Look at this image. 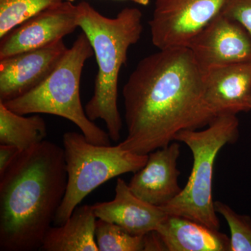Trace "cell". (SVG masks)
Segmentation results:
<instances>
[{
  "mask_svg": "<svg viewBox=\"0 0 251 251\" xmlns=\"http://www.w3.org/2000/svg\"><path fill=\"white\" fill-rule=\"evenodd\" d=\"M128 135L120 148L148 155L215 117L204 101L203 72L187 47L159 50L138 62L124 86Z\"/></svg>",
  "mask_w": 251,
  "mask_h": 251,
  "instance_id": "obj_1",
  "label": "cell"
},
{
  "mask_svg": "<svg viewBox=\"0 0 251 251\" xmlns=\"http://www.w3.org/2000/svg\"><path fill=\"white\" fill-rule=\"evenodd\" d=\"M64 150L44 140L20 151L0 176V251L40 250L65 196Z\"/></svg>",
  "mask_w": 251,
  "mask_h": 251,
  "instance_id": "obj_2",
  "label": "cell"
},
{
  "mask_svg": "<svg viewBox=\"0 0 251 251\" xmlns=\"http://www.w3.org/2000/svg\"><path fill=\"white\" fill-rule=\"evenodd\" d=\"M143 14L136 8H125L115 18H108L92 5H77V23L88 38L98 64L94 94L86 104L91 121L102 120L110 139L121 136L122 120L118 105V80L122 66L127 62L130 46L137 44L143 31Z\"/></svg>",
  "mask_w": 251,
  "mask_h": 251,
  "instance_id": "obj_3",
  "label": "cell"
},
{
  "mask_svg": "<svg viewBox=\"0 0 251 251\" xmlns=\"http://www.w3.org/2000/svg\"><path fill=\"white\" fill-rule=\"evenodd\" d=\"M94 54L88 38L82 32L42 83L24 95L3 103L19 115L49 114L62 117L75 124L90 143L110 145L108 132L91 121L81 103L82 69L86 61Z\"/></svg>",
  "mask_w": 251,
  "mask_h": 251,
  "instance_id": "obj_4",
  "label": "cell"
},
{
  "mask_svg": "<svg viewBox=\"0 0 251 251\" xmlns=\"http://www.w3.org/2000/svg\"><path fill=\"white\" fill-rule=\"evenodd\" d=\"M239 136V120L231 114L216 117L204 130L185 129L175 135V141L184 143L191 150L193 168L181 193L162 206L167 214L183 216L219 230L212 197L214 163L222 148L236 143Z\"/></svg>",
  "mask_w": 251,
  "mask_h": 251,
  "instance_id": "obj_5",
  "label": "cell"
},
{
  "mask_svg": "<svg viewBox=\"0 0 251 251\" xmlns=\"http://www.w3.org/2000/svg\"><path fill=\"white\" fill-rule=\"evenodd\" d=\"M62 140L68 180L65 196L54 221L57 226L64 224L94 189L112 178L136 173L148 160V155L130 152L119 145H94L77 132H67Z\"/></svg>",
  "mask_w": 251,
  "mask_h": 251,
  "instance_id": "obj_6",
  "label": "cell"
},
{
  "mask_svg": "<svg viewBox=\"0 0 251 251\" xmlns=\"http://www.w3.org/2000/svg\"><path fill=\"white\" fill-rule=\"evenodd\" d=\"M227 0H156L150 21L152 44L159 50L187 47L222 12Z\"/></svg>",
  "mask_w": 251,
  "mask_h": 251,
  "instance_id": "obj_7",
  "label": "cell"
},
{
  "mask_svg": "<svg viewBox=\"0 0 251 251\" xmlns=\"http://www.w3.org/2000/svg\"><path fill=\"white\" fill-rule=\"evenodd\" d=\"M187 48L203 73L251 61V36L242 24L222 12L191 39Z\"/></svg>",
  "mask_w": 251,
  "mask_h": 251,
  "instance_id": "obj_8",
  "label": "cell"
},
{
  "mask_svg": "<svg viewBox=\"0 0 251 251\" xmlns=\"http://www.w3.org/2000/svg\"><path fill=\"white\" fill-rule=\"evenodd\" d=\"M77 27V5L64 0L34 15L1 38L0 59L63 40Z\"/></svg>",
  "mask_w": 251,
  "mask_h": 251,
  "instance_id": "obj_9",
  "label": "cell"
},
{
  "mask_svg": "<svg viewBox=\"0 0 251 251\" xmlns=\"http://www.w3.org/2000/svg\"><path fill=\"white\" fill-rule=\"evenodd\" d=\"M68 48L63 40L0 59V101H9L42 83L58 66Z\"/></svg>",
  "mask_w": 251,
  "mask_h": 251,
  "instance_id": "obj_10",
  "label": "cell"
},
{
  "mask_svg": "<svg viewBox=\"0 0 251 251\" xmlns=\"http://www.w3.org/2000/svg\"><path fill=\"white\" fill-rule=\"evenodd\" d=\"M179 142L173 141L148 154L146 164L134 173L128 187L133 194L152 205H166L181 193L179 184Z\"/></svg>",
  "mask_w": 251,
  "mask_h": 251,
  "instance_id": "obj_11",
  "label": "cell"
},
{
  "mask_svg": "<svg viewBox=\"0 0 251 251\" xmlns=\"http://www.w3.org/2000/svg\"><path fill=\"white\" fill-rule=\"evenodd\" d=\"M204 101L214 117L251 110V61L203 73Z\"/></svg>",
  "mask_w": 251,
  "mask_h": 251,
  "instance_id": "obj_12",
  "label": "cell"
},
{
  "mask_svg": "<svg viewBox=\"0 0 251 251\" xmlns=\"http://www.w3.org/2000/svg\"><path fill=\"white\" fill-rule=\"evenodd\" d=\"M115 192L112 201L92 205L94 214L97 219L118 225L133 235L156 231L168 215L160 206L137 197L122 178L117 180Z\"/></svg>",
  "mask_w": 251,
  "mask_h": 251,
  "instance_id": "obj_13",
  "label": "cell"
},
{
  "mask_svg": "<svg viewBox=\"0 0 251 251\" xmlns=\"http://www.w3.org/2000/svg\"><path fill=\"white\" fill-rule=\"evenodd\" d=\"M167 251H229V237L197 221L168 214L157 229Z\"/></svg>",
  "mask_w": 251,
  "mask_h": 251,
  "instance_id": "obj_14",
  "label": "cell"
},
{
  "mask_svg": "<svg viewBox=\"0 0 251 251\" xmlns=\"http://www.w3.org/2000/svg\"><path fill=\"white\" fill-rule=\"evenodd\" d=\"M97 219L92 205L77 206L64 224L50 227L40 250L99 251L95 239Z\"/></svg>",
  "mask_w": 251,
  "mask_h": 251,
  "instance_id": "obj_15",
  "label": "cell"
},
{
  "mask_svg": "<svg viewBox=\"0 0 251 251\" xmlns=\"http://www.w3.org/2000/svg\"><path fill=\"white\" fill-rule=\"evenodd\" d=\"M46 136L47 126L40 115L24 117L0 102V145L23 151L44 141Z\"/></svg>",
  "mask_w": 251,
  "mask_h": 251,
  "instance_id": "obj_16",
  "label": "cell"
},
{
  "mask_svg": "<svg viewBox=\"0 0 251 251\" xmlns=\"http://www.w3.org/2000/svg\"><path fill=\"white\" fill-rule=\"evenodd\" d=\"M64 0H0V38L24 21Z\"/></svg>",
  "mask_w": 251,
  "mask_h": 251,
  "instance_id": "obj_17",
  "label": "cell"
},
{
  "mask_svg": "<svg viewBox=\"0 0 251 251\" xmlns=\"http://www.w3.org/2000/svg\"><path fill=\"white\" fill-rule=\"evenodd\" d=\"M143 237L133 235L113 223L97 219L95 239L99 251H144Z\"/></svg>",
  "mask_w": 251,
  "mask_h": 251,
  "instance_id": "obj_18",
  "label": "cell"
},
{
  "mask_svg": "<svg viewBox=\"0 0 251 251\" xmlns=\"http://www.w3.org/2000/svg\"><path fill=\"white\" fill-rule=\"evenodd\" d=\"M217 214H221L230 229L229 251H251V218L237 214L230 206L215 201Z\"/></svg>",
  "mask_w": 251,
  "mask_h": 251,
  "instance_id": "obj_19",
  "label": "cell"
},
{
  "mask_svg": "<svg viewBox=\"0 0 251 251\" xmlns=\"http://www.w3.org/2000/svg\"><path fill=\"white\" fill-rule=\"evenodd\" d=\"M222 13L242 24L251 36V0H227Z\"/></svg>",
  "mask_w": 251,
  "mask_h": 251,
  "instance_id": "obj_20",
  "label": "cell"
},
{
  "mask_svg": "<svg viewBox=\"0 0 251 251\" xmlns=\"http://www.w3.org/2000/svg\"><path fill=\"white\" fill-rule=\"evenodd\" d=\"M19 151L16 147L0 145V176L4 175Z\"/></svg>",
  "mask_w": 251,
  "mask_h": 251,
  "instance_id": "obj_21",
  "label": "cell"
},
{
  "mask_svg": "<svg viewBox=\"0 0 251 251\" xmlns=\"http://www.w3.org/2000/svg\"><path fill=\"white\" fill-rule=\"evenodd\" d=\"M122 1H125V0H122ZM128 1H133V2L136 3V4L145 6H148L150 3V0H128Z\"/></svg>",
  "mask_w": 251,
  "mask_h": 251,
  "instance_id": "obj_22",
  "label": "cell"
},
{
  "mask_svg": "<svg viewBox=\"0 0 251 251\" xmlns=\"http://www.w3.org/2000/svg\"><path fill=\"white\" fill-rule=\"evenodd\" d=\"M65 1H71V2H74L75 0H65Z\"/></svg>",
  "mask_w": 251,
  "mask_h": 251,
  "instance_id": "obj_23",
  "label": "cell"
},
{
  "mask_svg": "<svg viewBox=\"0 0 251 251\" xmlns=\"http://www.w3.org/2000/svg\"></svg>",
  "mask_w": 251,
  "mask_h": 251,
  "instance_id": "obj_24",
  "label": "cell"
}]
</instances>
